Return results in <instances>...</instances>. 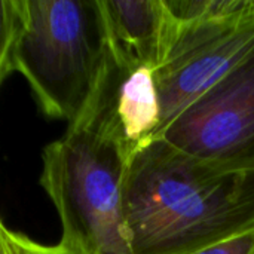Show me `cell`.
Instances as JSON below:
<instances>
[{"instance_id":"3","label":"cell","mask_w":254,"mask_h":254,"mask_svg":"<svg viewBox=\"0 0 254 254\" xmlns=\"http://www.w3.org/2000/svg\"><path fill=\"white\" fill-rule=\"evenodd\" d=\"M40 185L63 226L60 244L77 254H134L122 207L128 162L119 149L79 129L48 144Z\"/></svg>"},{"instance_id":"11","label":"cell","mask_w":254,"mask_h":254,"mask_svg":"<svg viewBox=\"0 0 254 254\" xmlns=\"http://www.w3.org/2000/svg\"><path fill=\"white\" fill-rule=\"evenodd\" d=\"M0 254H15L12 246H10V244L7 243V240L3 238V237H0Z\"/></svg>"},{"instance_id":"4","label":"cell","mask_w":254,"mask_h":254,"mask_svg":"<svg viewBox=\"0 0 254 254\" xmlns=\"http://www.w3.org/2000/svg\"><path fill=\"white\" fill-rule=\"evenodd\" d=\"M158 138L219 171H254V51Z\"/></svg>"},{"instance_id":"10","label":"cell","mask_w":254,"mask_h":254,"mask_svg":"<svg viewBox=\"0 0 254 254\" xmlns=\"http://www.w3.org/2000/svg\"><path fill=\"white\" fill-rule=\"evenodd\" d=\"M193 254H254V228Z\"/></svg>"},{"instance_id":"8","label":"cell","mask_w":254,"mask_h":254,"mask_svg":"<svg viewBox=\"0 0 254 254\" xmlns=\"http://www.w3.org/2000/svg\"><path fill=\"white\" fill-rule=\"evenodd\" d=\"M171 18L177 24L216 19L244 13L252 0H164Z\"/></svg>"},{"instance_id":"6","label":"cell","mask_w":254,"mask_h":254,"mask_svg":"<svg viewBox=\"0 0 254 254\" xmlns=\"http://www.w3.org/2000/svg\"><path fill=\"white\" fill-rule=\"evenodd\" d=\"M161 124L156 68L132 57L107 33L103 64L88 103L68 128L116 146L129 164L158 137Z\"/></svg>"},{"instance_id":"5","label":"cell","mask_w":254,"mask_h":254,"mask_svg":"<svg viewBox=\"0 0 254 254\" xmlns=\"http://www.w3.org/2000/svg\"><path fill=\"white\" fill-rule=\"evenodd\" d=\"M253 51V0L244 13L190 24L176 22L173 43L156 67L162 110L159 134Z\"/></svg>"},{"instance_id":"12","label":"cell","mask_w":254,"mask_h":254,"mask_svg":"<svg viewBox=\"0 0 254 254\" xmlns=\"http://www.w3.org/2000/svg\"><path fill=\"white\" fill-rule=\"evenodd\" d=\"M253 9H254V0H253Z\"/></svg>"},{"instance_id":"1","label":"cell","mask_w":254,"mask_h":254,"mask_svg":"<svg viewBox=\"0 0 254 254\" xmlns=\"http://www.w3.org/2000/svg\"><path fill=\"white\" fill-rule=\"evenodd\" d=\"M122 207L134 254H193L254 228V171L223 173L155 138L127 165Z\"/></svg>"},{"instance_id":"9","label":"cell","mask_w":254,"mask_h":254,"mask_svg":"<svg viewBox=\"0 0 254 254\" xmlns=\"http://www.w3.org/2000/svg\"><path fill=\"white\" fill-rule=\"evenodd\" d=\"M0 237L7 240V243L12 246L15 254H77L65 249L60 243L57 246L40 244L21 232H15L9 229L3 222L0 223Z\"/></svg>"},{"instance_id":"7","label":"cell","mask_w":254,"mask_h":254,"mask_svg":"<svg viewBox=\"0 0 254 254\" xmlns=\"http://www.w3.org/2000/svg\"><path fill=\"white\" fill-rule=\"evenodd\" d=\"M110 37L140 61L159 67L176 31L164 0H100Z\"/></svg>"},{"instance_id":"2","label":"cell","mask_w":254,"mask_h":254,"mask_svg":"<svg viewBox=\"0 0 254 254\" xmlns=\"http://www.w3.org/2000/svg\"><path fill=\"white\" fill-rule=\"evenodd\" d=\"M0 6V80L19 73L43 115L71 127L104 58L100 0H1Z\"/></svg>"}]
</instances>
